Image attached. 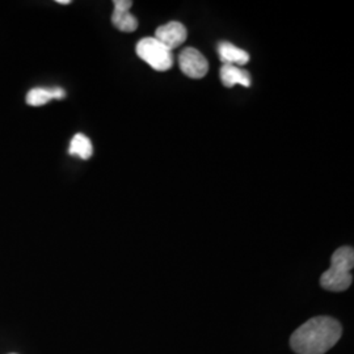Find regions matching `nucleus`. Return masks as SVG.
Returning a JSON list of instances; mask_svg holds the SVG:
<instances>
[{"label":"nucleus","instance_id":"obj_9","mask_svg":"<svg viewBox=\"0 0 354 354\" xmlns=\"http://www.w3.org/2000/svg\"><path fill=\"white\" fill-rule=\"evenodd\" d=\"M66 97L64 88H33L26 95V104L32 106H41L51 100H62Z\"/></svg>","mask_w":354,"mask_h":354},{"label":"nucleus","instance_id":"obj_8","mask_svg":"<svg viewBox=\"0 0 354 354\" xmlns=\"http://www.w3.org/2000/svg\"><path fill=\"white\" fill-rule=\"evenodd\" d=\"M218 54L223 64H232L241 67L250 62V54L230 42H219Z\"/></svg>","mask_w":354,"mask_h":354},{"label":"nucleus","instance_id":"obj_7","mask_svg":"<svg viewBox=\"0 0 354 354\" xmlns=\"http://www.w3.org/2000/svg\"><path fill=\"white\" fill-rule=\"evenodd\" d=\"M219 74H221L222 84L227 88H232L238 84H241L243 87H251V84H252V79H251L250 73L238 66L223 64L221 67Z\"/></svg>","mask_w":354,"mask_h":354},{"label":"nucleus","instance_id":"obj_4","mask_svg":"<svg viewBox=\"0 0 354 354\" xmlns=\"http://www.w3.org/2000/svg\"><path fill=\"white\" fill-rule=\"evenodd\" d=\"M178 64L181 71L192 79H203L209 71L207 59L194 48H187L180 53Z\"/></svg>","mask_w":354,"mask_h":354},{"label":"nucleus","instance_id":"obj_1","mask_svg":"<svg viewBox=\"0 0 354 354\" xmlns=\"http://www.w3.org/2000/svg\"><path fill=\"white\" fill-rule=\"evenodd\" d=\"M342 335V324L335 317H313L292 332L291 349L297 354L327 353L339 342Z\"/></svg>","mask_w":354,"mask_h":354},{"label":"nucleus","instance_id":"obj_6","mask_svg":"<svg viewBox=\"0 0 354 354\" xmlns=\"http://www.w3.org/2000/svg\"><path fill=\"white\" fill-rule=\"evenodd\" d=\"M114 11L112 15V24L118 30L131 33L136 32L138 28V20L134 15L130 13V8L133 6L131 0H114Z\"/></svg>","mask_w":354,"mask_h":354},{"label":"nucleus","instance_id":"obj_5","mask_svg":"<svg viewBox=\"0 0 354 354\" xmlns=\"http://www.w3.org/2000/svg\"><path fill=\"white\" fill-rule=\"evenodd\" d=\"M188 37L187 28L181 23L169 21L165 26H159L155 32V38L167 46L169 50H174L183 45Z\"/></svg>","mask_w":354,"mask_h":354},{"label":"nucleus","instance_id":"obj_10","mask_svg":"<svg viewBox=\"0 0 354 354\" xmlns=\"http://www.w3.org/2000/svg\"><path fill=\"white\" fill-rule=\"evenodd\" d=\"M68 152H70V155L79 156L83 160H88L89 158L92 156V153H93V147H92V143H91L88 137L79 133V134L74 136V138L71 140Z\"/></svg>","mask_w":354,"mask_h":354},{"label":"nucleus","instance_id":"obj_3","mask_svg":"<svg viewBox=\"0 0 354 354\" xmlns=\"http://www.w3.org/2000/svg\"><path fill=\"white\" fill-rule=\"evenodd\" d=\"M137 55L156 71H167L174 66V54L155 37H145L137 44Z\"/></svg>","mask_w":354,"mask_h":354},{"label":"nucleus","instance_id":"obj_12","mask_svg":"<svg viewBox=\"0 0 354 354\" xmlns=\"http://www.w3.org/2000/svg\"><path fill=\"white\" fill-rule=\"evenodd\" d=\"M11 354H17V353H11Z\"/></svg>","mask_w":354,"mask_h":354},{"label":"nucleus","instance_id":"obj_11","mask_svg":"<svg viewBox=\"0 0 354 354\" xmlns=\"http://www.w3.org/2000/svg\"><path fill=\"white\" fill-rule=\"evenodd\" d=\"M57 3H59V4H70L71 1L70 0H57Z\"/></svg>","mask_w":354,"mask_h":354},{"label":"nucleus","instance_id":"obj_2","mask_svg":"<svg viewBox=\"0 0 354 354\" xmlns=\"http://www.w3.org/2000/svg\"><path fill=\"white\" fill-rule=\"evenodd\" d=\"M354 250L352 247H340L332 254L330 266L320 277V285L328 291H345L353 282Z\"/></svg>","mask_w":354,"mask_h":354}]
</instances>
